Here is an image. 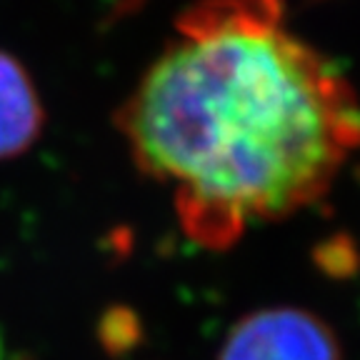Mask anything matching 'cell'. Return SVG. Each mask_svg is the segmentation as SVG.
Wrapping results in <instances>:
<instances>
[{
  "mask_svg": "<svg viewBox=\"0 0 360 360\" xmlns=\"http://www.w3.org/2000/svg\"><path fill=\"white\" fill-rule=\"evenodd\" d=\"M45 125L43 103L28 70L0 51V160L28 150Z\"/></svg>",
  "mask_w": 360,
  "mask_h": 360,
  "instance_id": "obj_3",
  "label": "cell"
},
{
  "mask_svg": "<svg viewBox=\"0 0 360 360\" xmlns=\"http://www.w3.org/2000/svg\"><path fill=\"white\" fill-rule=\"evenodd\" d=\"M218 360H343L338 338L321 318L300 308H263L225 335Z\"/></svg>",
  "mask_w": 360,
  "mask_h": 360,
  "instance_id": "obj_2",
  "label": "cell"
},
{
  "mask_svg": "<svg viewBox=\"0 0 360 360\" xmlns=\"http://www.w3.org/2000/svg\"><path fill=\"white\" fill-rule=\"evenodd\" d=\"M183 231L223 248L321 200L360 148V101L313 45L248 8H200L120 108Z\"/></svg>",
  "mask_w": 360,
  "mask_h": 360,
  "instance_id": "obj_1",
  "label": "cell"
}]
</instances>
